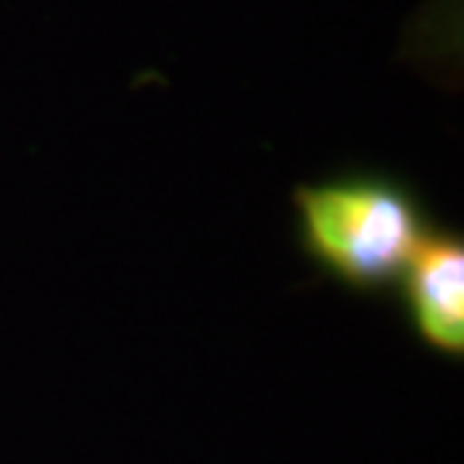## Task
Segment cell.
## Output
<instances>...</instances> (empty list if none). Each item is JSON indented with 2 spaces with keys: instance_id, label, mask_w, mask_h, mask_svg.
<instances>
[{
  "instance_id": "cell-2",
  "label": "cell",
  "mask_w": 464,
  "mask_h": 464,
  "mask_svg": "<svg viewBox=\"0 0 464 464\" xmlns=\"http://www.w3.org/2000/svg\"><path fill=\"white\" fill-rule=\"evenodd\" d=\"M402 310L416 341L444 358L464 354V237L433 227L399 279Z\"/></svg>"
},
{
  "instance_id": "cell-1",
  "label": "cell",
  "mask_w": 464,
  "mask_h": 464,
  "mask_svg": "<svg viewBox=\"0 0 464 464\" xmlns=\"http://www.w3.org/2000/svg\"><path fill=\"white\" fill-rule=\"evenodd\" d=\"M303 255L351 293L396 289L437 227L413 186L389 172H337L293 189Z\"/></svg>"
}]
</instances>
